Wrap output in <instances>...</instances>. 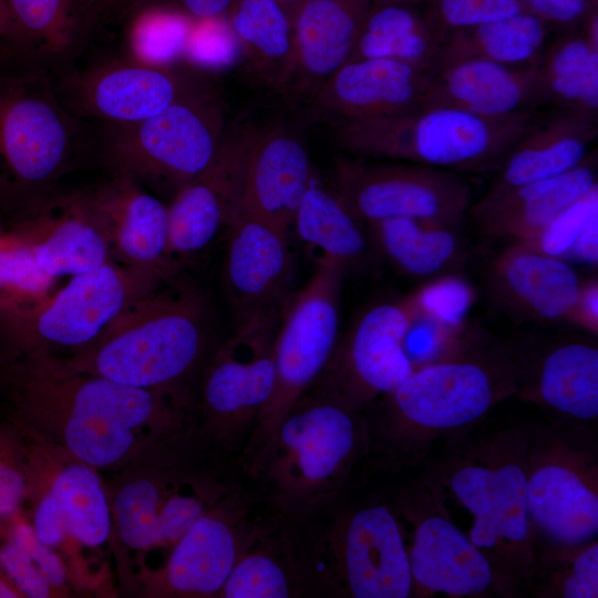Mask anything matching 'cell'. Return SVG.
<instances>
[{
	"instance_id": "6da1fadb",
	"label": "cell",
	"mask_w": 598,
	"mask_h": 598,
	"mask_svg": "<svg viewBox=\"0 0 598 598\" xmlns=\"http://www.w3.org/2000/svg\"><path fill=\"white\" fill-rule=\"evenodd\" d=\"M8 425L95 470H133L181 454L197 434L193 403L79 372L43 351L0 364Z\"/></svg>"
},
{
	"instance_id": "7a4b0ae2",
	"label": "cell",
	"mask_w": 598,
	"mask_h": 598,
	"mask_svg": "<svg viewBox=\"0 0 598 598\" xmlns=\"http://www.w3.org/2000/svg\"><path fill=\"white\" fill-rule=\"evenodd\" d=\"M516 395L512 347L470 334L448 357L415 370L364 412L371 470L400 473L422 465L439 444L474 431Z\"/></svg>"
},
{
	"instance_id": "3957f363",
	"label": "cell",
	"mask_w": 598,
	"mask_h": 598,
	"mask_svg": "<svg viewBox=\"0 0 598 598\" xmlns=\"http://www.w3.org/2000/svg\"><path fill=\"white\" fill-rule=\"evenodd\" d=\"M420 484L440 506L470 516L464 532L486 556L495 592H527L536 570L527 516L526 426L512 423L445 446Z\"/></svg>"
},
{
	"instance_id": "277c9868",
	"label": "cell",
	"mask_w": 598,
	"mask_h": 598,
	"mask_svg": "<svg viewBox=\"0 0 598 598\" xmlns=\"http://www.w3.org/2000/svg\"><path fill=\"white\" fill-rule=\"evenodd\" d=\"M283 524L303 596L411 597L405 532L392 496H355L351 485Z\"/></svg>"
},
{
	"instance_id": "5b68a950",
	"label": "cell",
	"mask_w": 598,
	"mask_h": 598,
	"mask_svg": "<svg viewBox=\"0 0 598 598\" xmlns=\"http://www.w3.org/2000/svg\"><path fill=\"white\" fill-rule=\"evenodd\" d=\"M367 450L363 413L312 386L280 422L256 494L266 513L296 522L352 485Z\"/></svg>"
},
{
	"instance_id": "8992f818",
	"label": "cell",
	"mask_w": 598,
	"mask_h": 598,
	"mask_svg": "<svg viewBox=\"0 0 598 598\" xmlns=\"http://www.w3.org/2000/svg\"><path fill=\"white\" fill-rule=\"evenodd\" d=\"M206 341L202 297L169 281L134 301L91 343L59 357L75 371L192 403L182 384L200 363Z\"/></svg>"
},
{
	"instance_id": "52a82bcc",
	"label": "cell",
	"mask_w": 598,
	"mask_h": 598,
	"mask_svg": "<svg viewBox=\"0 0 598 598\" xmlns=\"http://www.w3.org/2000/svg\"><path fill=\"white\" fill-rule=\"evenodd\" d=\"M534 122L533 112L491 118L447 106L328 124L330 137L352 156L414 163L455 173L498 167Z\"/></svg>"
},
{
	"instance_id": "ba28073f",
	"label": "cell",
	"mask_w": 598,
	"mask_h": 598,
	"mask_svg": "<svg viewBox=\"0 0 598 598\" xmlns=\"http://www.w3.org/2000/svg\"><path fill=\"white\" fill-rule=\"evenodd\" d=\"M306 286L288 297L275 336V386L238 458L244 475L255 481L280 422L315 384L339 339L340 302L347 267L321 261Z\"/></svg>"
},
{
	"instance_id": "9c48e42d",
	"label": "cell",
	"mask_w": 598,
	"mask_h": 598,
	"mask_svg": "<svg viewBox=\"0 0 598 598\" xmlns=\"http://www.w3.org/2000/svg\"><path fill=\"white\" fill-rule=\"evenodd\" d=\"M527 516L535 556L597 539L596 432L527 423Z\"/></svg>"
},
{
	"instance_id": "30bf717a",
	"label": "cell",
	"mask_w": 598,
	"mask_h": 598,
	"mask_svg": "<svg viewBox=\"0 0 598 598\" xmlns=\"http://www.w3.org/2000/svg\"><path fill=\"white\" fill-rule=\"evenodd\" d=\"M203 445L159 463L125 471L110 497L112 522L130 549H169L210 507L243 486L239 466L205 467Z\"/></svg>"
},
{
	"instance_id": "8fae6325",
	"label": "cell",
	"mask_w": 598,
	"mask_h": 598,
	"mask_svg": "<svg viewBox=\"0 0 598 598\" xmlns=\"http://www.w3.org/2000/svg\"><path fill=\"white\" fill-rule=\"evenodd\" d=\"M281 308L235 323L203 378L197 433L210 448L237 462L274 392Z\"/></svg>"
},
{
	"instance_id": "7c38bea8",
	"label": "cell",
	"mask_w": 598,
	"mask_h": 598,
	"mask_svg": "<svg viewBox=\"0 0 598 598\" xmlns=\"http://www.w3.org/2000/svg\"><path fill=\"white\" fill-rule=\"evenodd\" d=\"M176 274L110 260L71 276L64 287L2 326L14 343V351L7 357L29 351L52 353L58 349L72 353L91 343L134 301L172 281Z\"/></svg>"
},
{
	"instance_id": "4fadbf2b",
	"label": "cell",
	"mask_w": 598,
	"mask_h": 598,
	"mask_svg": "<svg viewBox=\"0 0 598 598\" xmlns=\"http://www.w3.org/2000/svg\"><path fill=\"white\" fill-rule=\"evenodd\" d=\"M114 127L107 153L116 173L174 195L210 164L226 132L221 103L208 90Z\"/></svg>"
},
{
	"instance_id": "5bb4252c",
	"label": "cell",
	"mask_w": 598,
	"mask_h": 598,
	"mask_svg": "<svg viewBox=\"0 0 598 598\" xmlns=\"http://www.w3.org/2000/svg\"><path fill=\"white\" fill-rule=\"evenodd\" d=\"M334 187L365 225L391 218L461 225L471 207L460 173L408 162L338 156Z\"/></svg>"
},
{
	"instance_id": "9a60e30c",
	"label": "cell",
	"mask_w": 598,
	"mask_h": 598,
	"mask_svg": "<svg viewBox=\"0 0 598 598\" xmlns=\"http://www.w3.org/2000/svg\"><path fill=\"white\" fill-rule=\"evenodd\" d=\"M414 313L409 296L364 308L338 339L327 367L312 386L363 413L414 372L402 347Z\"/></svg>"
},
{
	"instance_id": "2e32d148",
	"label": "cell",
	"mask_w": 598,
	"mask_h": 598,
	"mask_svg": "<svg viewBox=\"0 0 598 598\" xmlns=\"http://www.w3.org/2000/svg\"><path fill=\"white\" fill-rule=\"evenodd\" d=\"M264 515L255 489L243 485L229 493L168 549L163 567L150 577L146 592L155 597H218Z\"/></svg>"
},
{
	"instance_id": "e0dca14e",
	"label": "cell",
	"mask_w": 598,
	"mask_h": 598,
	"mask_svg": "<svg viewBox=\"0 0 598 598\" xmlns=\"http://www.w3.org/2000/svg\"><path fill=\"white\" fill-rule=\"evenodd\" d=\"M392 498L401 520L411 526L405 534L411 597L478 598L495 591L489 560L420 483Z\"/></svg>"
},
{
	"instance_id": "ac0fdd59",
	"label": "cell",
	"mask_w": 598,
	"mask_h": 598,
	"mask_svg": "<svg viewBox=\"0 0 598 598\" xmlns=\"http://www.w3.org/2000/svg\"><path fill=\"white\" fill-rule=\"evenodd\" d=\"M75 120L44 78L0 83V163L23 184L51 179L72 152Z\"/></svg>"
},
{
	"instance_id": "d6986e66",
	"label": "cell",
	"mask_w": 598,
	"mask_h": 598,
	"mask_svg": "<svg viewBox=\"0 0 598 598\" xmlns=\"http://www.w3.org/2000/svg\"><path fill=\"white\" fill-rule=\"evenodd\" d=\"M257 131L248 124L226 128L210 164L175 193L167 206L168 254L178 264L226 236L239 217L246 164Z\"/></svg>"
},
{
	"instance_id": "ffe728a7",
	"label": "cell",
	"mask_w": 598,
	"mask_h": 598,
	"mask_svg": "<svg viewBox=\"0 0 598 598\" xmlns=\"http://www.w3.org/2000/svg\"><path fill=\"white\" fill-rule=\"evenodd\" d=\"M173 66L136 59L95 66L70 76L61 101L72 114L113 125L137 123L207 90L192 74Z\"/></svg>"
},
{
	"instance_id": "44dd1931",
	"label": "cell",
	"mask_w": 598,
	"mask_h": 598,
	"mask_svg": "<svg viewBox=\"0 0 598 598\" xmlns=\"http://www.w3.org/2000/svg\"><path fill=\"white\" fill-rule=\"evenodd\" d=\"M595 336L568 338L529 358L514 350L516 395L558 426L596 432L598 346Z\"/></svg>"
},
{
	"instance_id": "7402d4cb",
	"label": "cell",
	"mask_w": 598,
	"mask_h": 598,
	"mask_svg": "<svg viewBox=\"0 0 598 598\" xmlns=\"http://www.w3.org/2000/svg\"><path fill=\"white\" fill-rule=\"evenodd\" d=\"M430 71L393 59H358L343 64L308 103L315 123L372 118L423 106Z\"/></svg>"
},
{
	"instance_id": "603a6c76",
	"label": "cell",
	"mask_w": 598,
	"mask_h": 598,
	"mask_svg": "<svg viewBox=\"0 0 598 598\" xmlns=\"http://www.w3.org/2000/svg\"><path fill=\"white\" fill-rule=\"evenodd\" d=\"M226 238L224 282L234 322L281 308L291 274L288 233L241 212Z\"/></svg>"
},
{
	"instance_id": "cb8c5ba5",
	"label": "cell",
	"mask_w": 598,
	"mask_h": 598,
	"mask_svg": "<svg viewBox=\"0 0 598 598\" xmlns=\"http://www.w3.org/2000/svg\"><path fill=\"white\" fill-rule=\"evenodd\" d=\"M308 148L287 124L258 128L245 169L241 212L285 231L313 181Z\"/></svg>"
},
{
	"instance_id": "d4e9b609",
	"label": "cell",
	"mask_w": 598,
	"mask_h": 598,
	"mask_svg": "<svg viewBox=\"0 0 598 598\" xmlns=\"http://www.w3.org/2000/svg\"><path fill=\"white\" fill-rule=\"evenodd\" d=\"M537 65L474 58L439 64L430 72L423 106L454 107L491 118L533 112L544 102Z\"/></svg>"
},
{
	"instance_id": "484cf974",
	"label": "cell",
	"mask_w": 598,
	"mask_h": 598,
	"mask_svg": "<svg viewBox=\"0 0 598 598\" xmlns=\"http://www.w3.org/2000/svg\"><path fill=\"white\" fill-rule=\"evenodd\" d=\"M372 0H305L293 14L295 65L286 93L306 102L352 54Z\"/></svg>"
},
{
	"instance_id": "4316f807",
	"label": "cell",
	"mask_w": 598,
	"mask_h": 598,
	"mask_svg": "<svg viewBox=\"0 0 598 598\" xmlns=\"http://www.w3.org/2000/svg\"><path fill=\"white\" fill-rule=\"evenodd\" d=\"M487 280L494 299L504 309L544 322L567 319L581 283L566 260L515 241L494 258Z\"/></svg>"
},
{
	"instance_id": "83f0119b",
	"label": "cell",
	"mask_w": 598,
	"mask_h": 598,
	"mask_svg": "<svg viewBox=\"0 0 598 598\" xmlns=\"http://www.w3.org/2000/svg\"><path fill=\"white\" fill-rule=\"evenodd\" d=\"M91 197L105 226L112 256L126 266L177 272L179 264L168 254L167 206L140 182L116 173Z\"/></svg>"
},
{
	"instance_id": "f1b7e54d",
	"label": "cell",
	"mask_w": 598,
	"mask_h": 598,
	"mask_svg": "<svg viewBox=\"0 0 598 598\" xmlns=\"http://www.w3.org/2000/svg\"><path fill=\"white\" fill-rule=\"evenodd\" d=\"M597 186V158L591 153L579 166L559 176L487 192L471 213L486 236L518 241L545 227Z\"/></svg>"
},
{
	"instance_id": "f546056e",
	"label": "cell",
	"mask_w": 598,
	"mask_h": 598,
	"mask_svg": "<svg viewBox=\"0 0 598 598\" xmlns=\"http://www.w3.org/2000/svg\"><path fill=\"white\" fill-rule=\"evenodd\" d=\"M597 120L565 110L533 122L503 157L488 192L565 174L586 161L597 138Z\"/></svg>"
},
{
	"instance_id": "4dcf8cb0",
	"label": "cell",
	"mask_w": 598,
	"mask_h": 598,
	"mask_svg": "<svg viewBox=\"0 0 598 598\" xmlns=\"http://www.w3.org/2000/svg\"><path fill=\"white\" fill-rule=\"evenodd\" d=\"M44 272L58 279L111 260L103 220L91 195L73 196L20 226Z\"/></svg>"
},
{
	"instance_id": "1f68e13d",
	"label": "cell",
	"mask_w": 598,
	"mask_h": 598,
	"mask_svg": "<svg viewBox=\"0 0 598 598\" xmlns=\"http://www.w3.org/2000/svg\"><path fill=\"white\" fill-rule=\"evenodd\" d=\"M31 526L49 547L68 537L86 547L103 545L113 522L110 497L97 470L78 461L60 470L35 506Z\"/></svg>"
},
{
	"instance_id": "d6a6232c",
	"label": "cell",
	"mask_w": 598,
	"mask_h": 598,
	"mask_svg": "<svg viewBox=\"0 0 598 598\" xmlns=\"http://www.w3.org/2000/svg\"><path fill=\"white\" fill-rule=\"evenodd\" d=\"M446 40L424 0H372L349 61L393 59L431 72Z\"/></svg>"
},
{
	"instance_id": "836d02e7",
	"label": "cell",
	"mask_w": 598,
	"mask_h": 598,
	"mask_svg": "<svg viewBox=\"0 0 598 598\" xmlns=\"http://www.w3.org/2000/svg\"><path fill=\"white\" fill-rule=\"evenodd\" d=\"M365 226L371 246L405 276L430 280L453 272L463 261L460 225L391 218Z\"/></svg>"
},
{
	"instance_id": "e575fe53",
	"label": "cell",
	"mask_w": 598,
	"mask_h": 598,
	"mask_svg": "<svg viewBox=\"0 0 598 598\" xmlns=\"http://www.w3.org/2000/svg\"><path fill=\"white\" fill-rule=\"evenodd\" d=\"M291 227L316 265L334 260L348 269L361 261L371 246L365 224L341 193L315 178L295 213Z\"/></svg>"
},
{
	"instance_id": "d590c367",
	"label": "cell",
	"mask_w": 598,
	"mask_h": 598,
	"mask_svg": "<svg viewBox=\"0 0 598 598\" xmlns=\"http://www.w3.org/2000/svg\"><path fill=\"white\" fill-rule=\"evenodd\" d=\"M226 17L255 74L285 92L295 65L289 12L277 0H234Z\"/></svg>"
},
{
	"instance_id": "8d00e7d4",
	"label": "cell",
	"mask_w": 598,
	"mask_h": 598,
	"mask_svg": "<svg viewBox=\"0 0 598 598\" xmlns=\"http://www.w3.org/2000/svg\"><path fill=\"white\" fill-rule=\"evenodd\" d=\"M303 596L283 522L267 514L246 546L218 597L288 598Z\"/></svg>"
},
{
	"instance_id": "74e56055",
	"label": "cell",
	"mask_w": 598,
	"mask_h": 598,
	"mask_svg": "<svg viewBox=\"0 0 598 598\" xmlns=\"http://www.w3.org/2000/svg\"><path fill=\"white\" fill-rule=\"evenodd\" d=\"M549 25L524 10L452 33L436 64L460 59H484L511 66H534L543 56Z\"/></svg>"
},
{
	"instance_id": "f35d334b",
	"label": "cell",
	"mask_w": 598,
	"mask_h": 598,
	"mask_svg": "<svg viewBox=\"0 0 598 598\" xmlns=\"http://www.w3.org/2000/svg\"><path fill=\"white\" fill-rule=\"evenodd\" d=\"M537 69L544 102L597 118L598 42L584 29L548 44Z\"/></svg>"
},
{
	"instance_id": "ab89813d",
	"label": "cell",
	"mask_w": 598,
	"mask_h": 598,
	"mask_svg": "<svg viewBox=\"0 0 598 598\" xmlns=\"http://www.w3.org/2000/svg\"><path fill=\"white\" fill-rule=\"evenodd\" d=\"M55 281L42 270L20 228L0 233L1 327L48 298L54 291Z\"/></svg>"
},
{
	"instance_id": "60d3db41",
	"label": "cell",
	"mask_w": 598,
	"mask_h": 598,
	"mask_svg": "<svg viewBox=\"0 0 598 598\" xmlns=\"http://www.w3.org/2000/svg\"><path fill=\"white\" fill-rule=\"evenodd\" d=\"M9 33L47 58L74 49L82 27L78 0H6Z\"/></svg>"
},
{
	"instance_id": "b9f144b4",
	"label": "cell",
	"mask_w": 598,
	"mask_h": 598,
	"mask_svg": "<svg viewBox=\"0 0 598 598\" xmlns=\"http://www.w3.org/2000/svg\"><path fill=\"white\" fill-rule=\"evenodd\" d=\"M527 594L538 598H597V539L570 549L536 556Z\"/></svg>"
},
{
	"instance_id": "7bdbcfd3",
	"label": "cell",
	"mask_w": 598,
	"mask_h": 598,
	"mask_svg": "<svg viewBox=\"0 0 598 598\" xmlns=\"http://www.w3.org/2000/svg\"><path fill=\"white\" fill-rule=\"evenodd\" d=\"M193 19L179 10L154 8L140 14L130 33L136 60L159 66L184 59Z\"/></svg>"
},
{
	"instance_id": "ee69618b",
	"label": "cell",
	"mask_w": 598,
	"mask_h": 598,
	"mask_svg": "<svg viewBox=\"0 0 598 598\" xmlns=\"http://www.w3.org/2000/svg\"><path fill=\"white\" fill-rule=\"evenodd\" d=\"M409 297L415 312L450 329L465 331L476 292L463 276L448 272L426 280Z\"/></svg>"
},
{
	"instance_id": "f6af8a7d",
	"label": "cell",
	"mask_w": 598,
	"mask_h": 598,
	"mask_svg": "<svg viewBox=\"0 0 598 598\" xmlns=\"http://www.w3.org/2000/svg\"><path fill=\"white\" fill-rule=\"evenodd\" d=\"M241 55L240 44L226 16L193 19L184 59L194 66L223 70L234 66Z\"/></svg>"
},
{
	"instance_id": "bcb514c9",
	"label": "cell",
	"mask_w": 598,
	"mask_h": 598,
	"mask_svg": "<svg viewBox=\"0 0 598 598\" xmlns=\"http://www.w3.org/2000/svg\"><path fill=\"white\" fill-rule=\"evenodd\" d=\"M596 217H598V186L545 227L515 243L564 260L577 238Z\"/></svg>"
},
{
	"instance_id": "7dc6e473",
	"label": "cell",
	"mask_w": 598,
	"mask_h": 598,
	"mask_svg": "<svg viewBox=\"0 0 598 598\" xmlns=\"http://www.w3.org/2000/svg\"><path fill=\"white\" fill-rule=\"evenodd\" d=\"M470 332L450 329L417 312L412 317L403 337V351L414 371L437 362L455 352Z\"/></svg>"
},
{
	"instance_id": "c3c4849f",
	"label": "cell",
	"mask_w": 598,
	"mask_h": 598,
	"mask_svg": "<svg viewBox=\"0 0 598 598\" xmlns=\"http://www.w3.org/2000/svg\"><path fill=\"white\" fill-rule=\"evenodd\" d=\"M447 38L457 31L526 10L522 0H424Z\"/></svg>"
},
{
	"instance_id": "681fc988",
	"label": "cell",
	"mask_w": 598,
	"mask_h": 598,
	"mask_svg": "<svg viewBox=\"0 0 598 598\" xmlns=\"http://www.w3.org/2000/svg\"><path fill=\"white\" fill-rule=\"evenodd\" d=\"M21 439L8 424L0 427V519L20 515L28 494Z\"/></svg>"
},
{
	"instance_id": "f907efd6",
	"label": "cell",
	"mask_w": 598,
	"mask_h": 598,
	"mask_svg": "<svg viewBox=\"0 0 598 598\" xmlns=\"http://www.w3.org/2000/svg\"><path fill=\"white\" fill-rule=\"evenodd\" d=\"M525 9L549 27L567 31L584 29L592 13L598 11V0H522Z\"/></svg>"
},
{
	"instance_id": "816d5d0a",
	"label": "cell",
	"mask_w": 598,
	"mask_h": 598,
	"mask_svg": "<svg viewBox=\"0 0 598 598\" xmlns=\"http://www.w3.org/2000/svg\"><path fill=\"white\" fill-rule=\"evenodd\" d=\"M566 320L597 337L598 280L596 276L581 281L578 298Z\"/></svg>"
},
{
	"instance_id": "f5cc1de1",
	"label": "cell",
	"mask_w": 598,
	"mask_h": 598,
	"mask_svg": "<svg viewBox=\"0 0 598 598\" xmlns=\"http://www.w3.org/2000/svg\"><path fill=\"white\" fill-rule=\"evenodd\" d=\"M597 223H598V217L594 218L587 225V227L584 229V231L575 241L574 246L567 252L565 259L569 258V259H574L586 265L597 266V260H598Z\"/></svg>"
},
{
	"instance_id": "db71d44e",
	"label": "cell",
	"mask_w": 598,
	"mask_h": 598,
	"mask_svg": "<svg viewBox=\"0 0 598 598\" xmlns=\"http://www.w3.org/2000/svg\"><path fill=\"white\" fill-rule=\"evenodd\" d=\"M177 10L194 20L224 17L234 0H175Z\"/></svg>"
},
{
	"instance_id": "11a10c76",
	"label": "cell",
	"mask_w": 598,
	"mask_h": 598,
	"mask_svg": "<svg viewBox=\"0 0 598 598\" xmlns=\"http://www.w3.org/2000/svg\"><path fill=\"white\" fill-rule=\"evenodd\" d=\"M145 0H78L82 25L84 20L93 14L111 13L113 11L128 10Z\"/></svg>"
},
{
	"instance_id": "9f6ffc18",
	"label": "cell",
	"mask_w": 598,
	"mask_h": 598,
	"mask_svg": "<svg viewBox=\"0 0 598 598\" xmlns=\"http://www.w3.org/2000/svg\"><path fill=\"white\" fill-rule=\"evenodd\" d=\"M0 598H24L23 594L9 579L0 567Z\"/></svg>"
},
{
	"instance_id": "6f0895ef",
	"label": "cell",
	"mask_w": 598,
	"mask_h": 598,
	"mask_svg": "<svg viewBox=\"0 0 598 598\" xmlns=\"http://www.w3.org/2000/svg\"><path fill=\"white\" fill-rule=\"evenodd\" d=\"M9 14L6 0H0V35L9 33Z\"/></svg>"
},
{
	"instance_id": "680465c9",
	"label": "cell",
	"mask_w": 598,
	"mask_h": 598,
	"mask_svg": "<svg viewBox=\"0 0 598 598\" xmlns=\"http://www.w3.org/2000/svg\"><path fill=\"white\" fill-rule=\"evenodd\" d=\"M280 2L285 9L289 12V14L293 18L295 12L297 9L302 4L305 0H277Z\"/></svg>"
}]
</instances>
